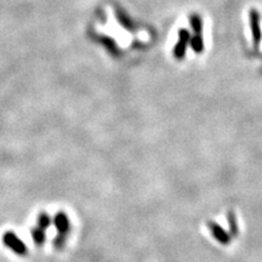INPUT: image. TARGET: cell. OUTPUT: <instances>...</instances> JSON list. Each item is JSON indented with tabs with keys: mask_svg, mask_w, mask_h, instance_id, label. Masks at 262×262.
Wrapping results in <instances>:
<instances>
[{
	"mask_svg": "<svg viewBox=\"0 0 262 262\" xmlns=\"http://www.w3.org/2000/svg\"><path fill=\"white\" fill-rule=\"evenodd\" d=\"M54 224L57 231L56 238L54 239V245L56 249H62L71 232V220L64 211H58L54 217Z\"/></svg>",
	"mask_w": 262,
	"mask_h": 262,
	"instance_id": "obj_1",
	"label": "cell"
},
{
	"mask_svg": "<svg viewBox=\"0 0 262 262\" xmlns=\"http://www.w3.org/2000/svg\"><path fill=\"white\" fill-rule=\"evenodd\" d=\"M51 225V217L47 212H40L38 215L37 226L32 229V238L37 247H41L45 242V231Z\"/></svg>",
	"mask_w": 262,
	"mask_h": 262,
	"instance_id": "obj_2",
	"label": "cell"
},
{
	"mask_svg": "<svg viewBox=\"0 0 262 262\" xmlns=\"http://www.w3.org/2000/svg\"><path fill=\"white\" fill-rule=\"evenodd\" d=\"M3 243H4L6 248H9L10 250L14 251L16 255H18V256H26V255H27V247H26L24 241L16 235L15 232H6V233L3 235Z\"/></svg>",
	"mask_w": 262,
	"mask_h": 262,
	"instance_id": "obj_3",
	"label": "cell"
}]
</instances>
